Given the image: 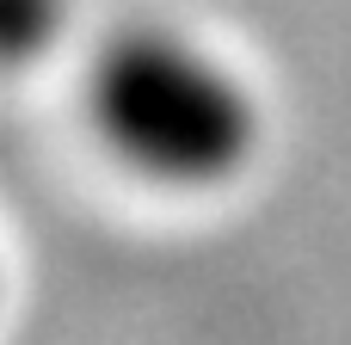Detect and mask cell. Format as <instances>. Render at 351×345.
I'll return each instance as SVG.
<instances>
[{
  "mask_svg": "<svg viewBox=\"0 0 351 345\" xmlns=\"http://www.w3.org/2000/svg\"><path fill=\"white\" fill-rule=\"evenodd\" d=\"M0 12H6V56L12 62H31L62 31V0H0Z\"/></svg>",
  "mask_w": 351,
  "mask_h": 345,
  "instance_id": "7a4b0ae2",
  "label": "cell"
},
{
  "mask_svg": "<svg viewBox=\"0 0 351 345\" xmlns=\"http://www.w3.org/2000/svg\"><path fill=\"white\" fill-rule=\"evenodd\" d=\"M93 136L136 179L160 191H216L247 173L259 148L253 93L167 25H123L86 68Z\"/></svg>",
  "mask_w": 351,
  "mask_h": 345,
  "instance_id": "6da1fadb",
  "label": "cell"
}]
</instances>
